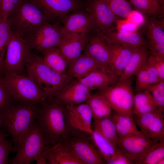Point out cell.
Listing matches in <instances>:
<instances>
[{"instance_id": "obj_34", "label": "cell", "mask_w": 164, "mask_h": 164, "mask_svg": "<svg viewBox=\"0 0 164 164\" xmlns=\"http://www.w3.org/2000/svg\"><path fill=\"white\" fill-rule=\"evenodd\" d=\"M131 6L142 14L155 17L161 12L159 0H129Z\"/></svg>"}, {"instance_id": "obj_48", "label": "cell", "mask_w": 164, "mask_h": 164, "mask_svg": "<svg viewBox=\"0 0 164 164\" xmlns=\"http://www.w3.org/2000/svg\"><path fill=\"white\" fill-rule=\"evenodd\" d=\"M1 127V125H0V127ZM3 137H4L2 135L0 134V139H1L2 138H3Z\"/></svg>"}, {"instance_id": "obj_44", "label": "cell", "mask_w": 164, "mask_h": 164, "mask_svg": "<svg viewBox=\"0 0 164 164\" xmlns=\"http://www.w3.org/2000/svg\"><path fill=\"white\" fill-rule=\"evenodd\" d=\"M116 29L118 30L135 31H137V28L134 24L125 19V20H117Z\"/></svg>"}, {"instance_id": "obj_36", "label": "cell", "mask_w": 164, "mask_h": 164, "mask_svg": "<svg viewBox=\"0 0 164 164\" xmlns=\"http://www.w3.org/2000/svg\"><path fill=\"white\" fill-rule=\"evenodd\" d=\"M117 16L126 19L133 9L126 0H102Z\"/></svg>"}, {"instance_id": "obj_28", "label": "cell", "mask_w": 164, "mask_h": 164, "mask_svg": "<svg viewBox=\"0 0 164 164\" xmlns=\"http://www.w3.org/2000/svg\"><path fill=\"white\" fill-rule=\"evenodd\" d=\"M158 107L150 93L145 89L134 95L133 114L139 116L156 110Z\"/></svg>"}, {"instance_id": "obj_24", "label": "cell", "mask_w": 164, "mask_h": 164, "mask_svg": "<svg viewBox=\"0 0 164 164\" xmlns=\"http://www.w3.org/2000/svg\"><path fill=\"white\" fill-rule=\"evenodd\" d=\"M135 75L136 93L143 91L149 86L161 80L154 64L149 55L145 64Z\"/></svg>"}, {"instance_id": "obj_22", "label": "cell", "mask_w": 164, "mask_h": 164, "mask_svg": "<svg viewBox=\"0 0 164 164\" xmlns=\"http://www.w3.org/2000/svg\"><path fill=\"white\" fill-rule=\"evenodd\" d=\"M77 80L92 91L102 90L119 80L118 78L105 67L97 68L84 77Z\"/></svg>"}, {"instance_id": "obj_45", "label": "cell", "mask_w": 164, "mask_h": 164, "mask_svg": "<svg viewBox=\"0 0 164 164\" xmlns=\"http://www.w3.org/2000/svg\"><path fill=\"white\" fill-rule=\"evenodd\" d=\"M118 150V153L116 156L108 164H133L125 155Z\"/></svg>"}, {"instance_id": "obj_18", "label": "cell", "mask_w": 164, "mask_h": 164, "mask_svg": "<svg viewBox=\"0 0 164 164\" xmlns=\"http://www.w3.org/2000/svg\"><path fill=\"white\" fill-rule=\"evenodd\" d=\"M92 91L78 80L66 85L53 97L64 105L77 104L85 102Z\"/></svg>"}, {"instance_id": "obj_21", "label": "cell", "mask_w": 164, "mask_h": 164, "mask_svg": "<svg viewBox=\"0 0 164 164\" xmlns=\"http://www.w3.org/2000/svg\"><path fill=\"white\" fill-rule=\"evenodd\" d=\"M48 164H84L64 141L50 146L46 153Z\"/></svg>"}, {"instance_id": "obj_40", "label": "cell", "mask_w": 164, "mask_h": 164, "mask_svg": "<svg viewBox=\"0 0 164 164\" xmlns=\"http://www.w3.org/2000/svg\"><path fill=\"white\" fill-rule=\"evenodd\" d=\"M22 0H0V16L7 19L9 14L20 4Z\"/></svg>"}, {"instance_id": "obj_15", "label": "cell", "mask_w": 164, "mask_h": 164, "mask_svg": "<svg viewBox=\"0 0 164 164\" xmlns=\"http://www.w3.org/2000/svg\"><path fill=\"white\" fill-rule=\"evenodd\" d=\"M43 12L48 21L61 20L67 14L83 9L79 0H30Z\"/></svg>"}, {"instance_id": "obj_6", "label": "cell", "mask_w": 164, "mask_h": 164, "mask_svg": "<svg viewBox=\"0 0 164 164\" xmlns=\"http://www.w3.org/2000/svg\"><path fill=\"white\" fill-rule=\"evenodd\" d=\"M13 100L16 102L40 104L48 99L29 77L13 73L0 74Z\"/></svg>"}, {"instance_id": "obj_39", "label": "cell", "mask_w": 164, "mask_h": 164, "mask_svg": "<svg viewBox=\"0 0 164 164\" xmlns=\"http://www.w3.org/2000/svg\"><path fill=\"white\" fill-rule=\"evenodd\" d=\"M13 150L12 140L6 139L4 137L0 139V164L9 163V156Z\"/></svg>"}, {"instance_id": "obj_9", "label": "cell", "mask_w": 164, "mask_h": 164, "mask_svg": "<svg viewBox=\"0 0 164 164\" xmlns=\"http://www.w3.org/2000/svg\"><path fill=\"white\" fill-rule=\"evenodd\" d=\"M64 141L84 164L105 163L95 146L91 134L78 131L70 130Z\"/></svg>"}, {"instance_id": "obj_2", "label": "cell", "mask_w": 164, "mask_h": 164, "mask_svg": "<svg viewBox=\"0 0 164 164\" xmlns=\"http://www.w3.org/2000/svg\"><path fill=\"white\" fill-rule=\"evenodd\" d=\"M13 102L0 110V123L11 136L14 151L23 133L36 120L38 104Z\"/></svg>"}, {"instance_id": "obj_47", "label": "cell", "mask_w": 164, "mask_h": 164, "mask_svg": "<svg viewBox=\"0 0 164 164\" xmlns=\"http://www.w3.org/2000/svg\"><path fill=\"white\" fill-rule=\"evenodd\" d=\"M159 1L161 5V4L162 5H163V4L164 0H159Z\"/></svg>"}, {"instance_id": "obj_5", "label": "cell", "mask_w": 164, "mask_h": 164, "mask_svg": "<svg viewBox=\"0 0 164 164\" xmlns=\"http://www.w3.org/2000/svg\"><path fill=\"white\" fill-rule=\"evenodd\" d=\"M7 21L12 32L24 39L49 22L41 10L30 0H22L9 14Z\"/></svg>"}, {"instance_id": "obj_33", "label": "cell", "mask_w": 164, "mask_h": 164, "mask_svg": "<svg viewBox=\"0 0 164 164\" xmlns=\"http://www.w3.org/2000/svg\"><path fill=\"white\" fill-rule=\"evenodd\" d=\"M85 102L91 109L93 120L107 117L113 114L112 109L98 93H91Z\"/></svg>"}, {"instance_id": "obj_3", "label": "cell", "mask_w": 164, "mask_h": 164, "mask_svg": "<svg viewBox=\"0 0 164 164\" xmlns=\"http://www.w3.org/2000/svg\"><path fill=\"white\" fill-rule=\"evenodd\" d=\"M26 66L28 76L48 98L53 97L72 78L66 73H60L53 70L45 63L42 57L31 53L27 60Z\"/></svg>"}, {"instance_id": "obj_16", "label": "cell", "mask_w": 164, "mask_h": 164, "mask_svg": "<svg viewBox=\"0 0 164 164\" xmlns=\"http://www.w3.org/2000/svg\"><path fill=\"white\" fill-rule=\"evenodd\" d=\"M87 35L84 53L87 54L101 66L108 68L111 57L108 43L105 35L95 30Z\"/></svg>"}, {"instance_id": "obj_35", "label": "cell", "mask_w": 164, "mask_h": 164, "mask_svg": "<svg viewBox=\"0 0 164 164\" xmlns=\"http://www.w3.org/2000/svg\"><path fill=\"white\" fill-rule=\"evenodd\" d=\"M12 31L7 19L0 16V73L2 70L7 46Z\"/></svg>"}, {"instance_id": "obj_29", "label": "cell", "mask_w": 164, "mask_h": 164, "mask_svg": "<svg viewBox=\"0 0 164 164\" xmlns=\"http://www.w3.org/2000/svg\"><path fill=\"white\" fill-rule=\"evenodd\" d=\"M112 115L99 119L93 120L92 126L93 130L98 132L117 147L118 137Z\"/></svg>"}, {"instance_id": "obj_10", "label": "cell", "mask_w": 164, "mask_h": 164, "mask_svg": "<svg viewBox=\"0 0 164 164\" xmlns=\"http://www.w3.org/2000/svg\"><path fill=\"white\" fill-rule=\"evenodd\" d=\"M63 34L62 25L47 22L29 34L24 39L31 48L40 52L58 47Z\"/></svg>"}, {"instance_id": "obj_43", "label": "cell", "mask_w": 164, "mask_h": 164, "mask_svg": "<svg viewBox=\"0 0 164 164\" xmlns=\"http://www.w3.org/2000/svg\"><path fill=\"white\" fill-rule=\"evenodd\" d=\"M126 19L134 24L137 28L143 25L145 21L142 13L137 10H133Z\"/></svg>"}, {"instance_id": "obj_31", "label": "cell", "mask_w": 164, "mask_h": 164, "mask_svg": "<svg viewBox=\"0 0 164 164\" xmlns=\"http://www.w3.org/2000/svg\"><path fill=\"white\" fill-rule=\"evenodd\" d=\"M164 23L162 21L152 16L146 25V36L147 47L159 43H164Z\"/></svg>"}, {"instance_id": "obj_25", "label": "cell", "mask_w": 164, "mask_h": 164, "mask_svg": "<svg viewBox=\"0 0 164 164\" xmlns=\"http://www.w3.org/2000/svg\"><path fill=\"white\" fill-rule=\"evenodd\" d=\"M110 41L125 46L136 48L146 45L143 35L137 31H126L115 29L105 35Z\"/></svg>"}, {"instance_id": "obj_32", "label": "cell", "mask_w": 164, "mask_h": 164, "mask_svg": "<svg viewBox=\"0 0 164 164\" xmlns=\"http://www.w3.org/2000/svg\"><path fill=\"white\" fill-rule=\"evenodd\" d=\"M91 136L95 146L105 163L108 164L118 154V149L108 140L94 130Z\"/></svg>"}, {"instance_id": "obj_38", "label": "cell", "mask_w": 164, "mask_h": 164, "mask_svg": "<svg viewBox=\"0 0 164 164\" xmlns=\"http://www.w3.org/2000/svg\"><path fill=\"white\" fill-rule=\"evenodd\" d=\"M145 89L150 93L159 108L164 112V81L160 80L152 84Z\"/></svg>"}, {"instance_id": "obj_7", "label": "cell", "mask_w": 164, "mask_h": 164, "mask_svg": "<svg viewBox=\"0 0 164 164\" xmlns=\"http://www.w3.org/2000/svg\"><path fill=\"white\" fill-rule=\"evenodd\" d=\"M131 78L119 80L98 93L112 110L118 114L133 116L134 94Z\"/></svg>"}, {"instance_id": "obj_37", "label": "cell", "mask_w": 164, "mask_h": 164, "mask_svg": "<svg viewBox=\"0 0 164 164\" xmlns=\"http://www.w3.org/2000/svg\"><path fill=\"white\" fill-rule=\"evenodd\" d=\"M164 158V142H159L150 149L138 164H157Z\"/></svg>"}, {"instance_id": "obj_41", "label": "cell", "mask_w": 164, "mask_h": 164, "mask_svg": "<svg viewBox=\"0 0 164 164\" xmlns=\"http://www.w3.org/2000/svg\"><path fill=\"white\" fill-rule=\"evenodd\" d=\"M14 101L0 76V110Z\"/></svg>"}, {"instance_id": "obj_11", "label": "cell", "mask_w": 164, "mask_h": 164, "mask_svg": "<svg viewBox=\"0 0 164 164\" xmlns=\"http://www.w3.org/2000/svg\"><path fill=\"white\" fill-rule=\"evenodd\" d=\"M85 9L91 16L94 29L105 35L116 29L117 16L102 0H91Z\"/></svg>"}, {"instance_id": "obj_19", "label": "cell", "mask_w": 164, "mask_h": 164, "mask_svg": "<svg viewBox=\"0 0 164 164\" xmlns=\"http://www.w3.org/2000/svg\"><path fill=\"white\" fill-rule=\"evenodd\" d=\"M87 35L75 34L63 35L58 47L68 64L82 53L86 43Z\"/></svg>"}, {"instance_id": "obj_17", "label": "cell", "mask_w": 164, "mask_h": 164, "mask_svg": "<svg viewBox=\"0 0 164 164\" xmlns=\"http://www.w3.org/2000/svg\"><path fill=\"white\" fill-rule=\"evenodd\" d=\"M63 34L87 35L94 29L91 16L85 9L72 12L61 19Z\"/></svg>"}, {"instance_id": "obj_1", "label": "cell", "mask_w": 164, "mask_h": 164, "mask_svg": "<svg viewBox=\"0 0 164 164\" xmlns=\"http://www.w3.org/2000/svg\"><path fill=\"white\" fill-rule=\"evenodd\" d=\"M36 120L50 145L64 140L70 132L65 118V105L53 97L40 103Z\"/></svg>"}, {"instance_id": "obj_42", "label": "cell", "mask_w": 164, "mask_h": 164, "mask_svg": "<svg viewBox=\"0 0 164 164\" xmlns=\"http://www.w3.org/2000/svg\"><path fill=\"white\" fill-rule=\"evenodd\" d=\"M150 57L157 70L161 80L164 81V56L150 53Z\"/></svg>"}, {"instance_id": "obj_23", "label": "cell", "mask_w": 164, "mask_h": 164, "mask_svg": "<svg viewBox=\"0 0 164 164\" xmlns=\"http://www.w3.org/2000/svg\"><path fill=\"white\" fill-rule=\"evenodd\" d=\"M69 65L66 73L72 78L77 79L84 77L97 68L104 67L84 52Z\"/></svg>"}, {"instance_id": "obj_13", "label": "cell", "mask_w": 164, "mask_h": 164, "mask_svg": "<svg viewBox=\"0 0 164 164\" xmlns=\"http://www.w3.org/2000/svg\"><path fill=\"white\" fill-rule=\"evenodd\" d=\"M65 105L66 121L70 130L84 132L91 134L93 130L91 109L86 102L77 104Z\"/></svg>"}, {"instance_id": "obj_8", "label": "cell", "mask_w": 164, "mask_h": 164, "mask_svg": "<svg viewBox=\"0 0 164 164\" xmlns=\"http://www.w3.org/2000/svg\"><path fill=\"white\" fill-rule=\"evenodd\" d=\"M31 48L24 39L12 32L0 74H22Z\"/></svg>"}, {"instance_id": "obj_12", "label": "cell", "mask_w": 164, "mask_h": 164, "mask_svg": "<svg viewBox=\"0 0 164 164\" xmlns=\"http://www.w3.org/2000/svg\"><path fill=\"white\" fill-rule=\"evenodd\" d=\"M157 143L145 135L118 137L117 149L133 163L138 164L145 154Z\"/></svg>"}, {"instance_id": "obj_26", "label": "cell", "mask_w": 164, "mask_h": 164, "mask_svg": "<svg viewBox=\"0 0 164 164\" xmlns=\"http://www.w3.org/2000/svg\"><path fill=\"white\" fill-rule=\"evenodd\" d=\"M149 54L147 45L136 48L124 69L119 80L131 78L135 75L145 63Z\"/></svg>"}, {"instance_id": "obj_4", "label": "cell", "mask_w": 164, "mask_h": 164, "mask_svg": "<svg viewBox=\"0 0 164 164\" xmlns=\"http://www.w3.org/2000/svg\"><path fill=\"white\" fill-rule=\"evenodd\" d=\"M50 146L35 120L20 137L16 154L9 163L29 164L39 157L46 155Z\"/></svg>"}, {"instance_id": "obj_27", "label": "cell", "mask_w": 164, "mask_h": 164, "mask_svg": "<svg viewBox=\"0 0 164 164\" xmlns=\"http://www.w3.org/2000/svg\"><path fill=\"white\" fill-rule=\"evenodd\" d=\"M112 116L118 137L133 135H145L137 129L133 116L122 115L114 112Z\"/></svg>"}, {"instance_id": "obj_20", "label": "cell", "mask_w": 164, "mask_h": 164, "mask_svg": "<svg viewBox=\"0 0 164 164\" xmlns=\"http://www.w3.org/2000/svg\"><path fill=\"white\" fill-rule=\"evenodd\" d=\"M111 53V57L108 68L119 78L135 49L117 43L108 41Z\"/></svg>"}, {"instance_id": "obj_46", "label": "cell", "mask_w": 164, "mask_h": 164, "mask_svg": "<svg viewBox=\"0 0 164 164\" xmlns=\"http://www.w3.org/2000/svg\"><path fill=\"white\" fill-rule=\"evenodd\" d=\"M164 164V158H162L160 160L157 164Z\"/></svg>"}, {"instance_id": "obj_30", "label": "cell", "mask_w": 164, "mask_h": 164, "mask_svg": "<svg viewBox=\"0 0 164 164\" xmlns=\"http://www.w3.org/2000/svg\"><path fill=\"white\" fill-rule=\"evenodd\" d=\"M42 57L45 63L55 71L65 73L68 64L58 47L47 49L44 52Z\"/></svg>"}, {"instance_id": "obj_14", "label": "cell", "mask_w": 164, "mask_h": 164, "mask_svg": "<svg viewBox=\"0 0 164 164\" xmlns=\"http://www.w3.org/2000/svg\"><path fill=\"white\" fill-rule=\"evenodd\" d=\"M163 112L156 110L139 116H135L134 121L145 136L157 143L164 142Z\"/></svg>"}]
</instances>
